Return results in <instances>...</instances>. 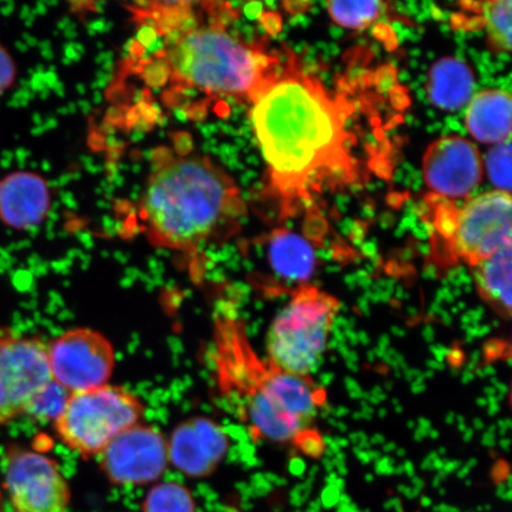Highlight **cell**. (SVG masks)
Instances as JSON below:
<instances>
[{
	"label": "cell",
	"mask_w": 512,
	"mask_h": 512,
	"mask_svg": "<svg viewBox=\"0 0 512 512\" xmlns=\"http://www.w3.org/2000/svg\"><path fill=\"white\" fill-rule=\"evenodd\" d=\"M485 169L488 171L490 182L497 191L511 190V143L510 140L496 145L491 149L485 159Z\"/></svg>",
	"instance_id": "obj_22"
},
{
	"label": "cell",
	"mask_w": 512,
	"mask_h": 512,
	"mask_svg": "<svg viewBox=\"0 0 512 512\" xmlns=\"http://www.w3.org/2000/svg\"><path fill=\"white\" fill-rule=\"evenodd\" d=\"M459 6L462 9L451 17L454 30L484 29V2H465L460 3Z\"/></svg>",
	"instance_id": "obj_23"
},
{
	"label": "cell",
	"mask_w": 512,
	"mask_h": 512,
	"mask_svg": "<svg viewBox=\"0 0 512 512\" xmlns=\"http://www.w3.org/2000/svg\"><path fill=\"white\" fill-rule=\"evenodd\" d=\"M351 106L288 53L279 78L259 96L252 124L267 165V194L279 217L310 206L313 196L360 181L348 130Z\"/></svg>",
	"instance_id": "obj_1"
},
{
	"label": "cell",
	"mask_w": 512,
	"mask_h": 512,
	"mask_svg": "<svg viewBox=\"0 0 512 512\" xmlns=\"http://www.w3.org/2000/svg\"><path fill=\"white\" fill-rule=\"evenodd\" d=\"M51 383L47 343L0 328V428L29 415Z\"/></svg>",
	"instance_id": "obj_8"
},
{
	"label": "cell",
	"mask_w": 512,
	"mask_h": 512,
	"mask_svg": "<svg viewBox=\"0 0 512 512\" xmlns=\"http://www.w3.org/2000/svg\"><path fill=\"white\" fill-rule=\"evenodd\" d=\"M511 11L510 0L484 2V28L488 32L489 48L495 54L508 53L511 49Z\"/></svg>",
	"instance_id": "obj_20"
},
{
	"label": "cell",
	"mask_w": 512,
	"mask_h": 512,
	"mask_svg": "<svg viewBox=\"0 0 512 512\" xmlns=\"http://www.w3.org/2000/svg\"><path fill=\"white\" fill-rule=\"evenodd\" d=\"M143 512H196L191 491L176 482H163L152 486L143 502Z\"/></svg>",
	"instance_id": "obj_19"
},
{
	"label": "cell",
	"mask_w": 512,
	"mask_h": 512,
	"mask_svg": "<svg viewBox=\"0 0 512 512\" xmlns=\"http://www.w3.org/2000/svg\"><path fill=\"white\" fill-rule=\"evenodd\" d=\"M339 299L315 285L294 288L266 336L267 360L287 373L313 377L341 311Z\"/></svg>",
	"instance_id": "obj_6"
},
{
	"label": "cell",
	"mask_w": 512,
	"mask_h": 512,
	"mask_svg": "<svg viewBox=\"0 0 512 512\" xmlns=\"http://www.w3.org/2000/svg\"><path fill=\"white\" fill-rule=\"evenodd\" d=\"M328 10L332 19L341 27L366 29L386 11V4L380 2H330Z\"/></svg>",
	"instance_id": "obj_21"
},
{
	"label": "cell",
	"mask_w": 512,
	"mask_h": 512,
	"mask_svg": "<svg viewBox=\"0 0 512 512\" xmlns=\"http://www.w3.org/2000/svg\"><path fill=\"white\" fill-rule=\"evenodd\" d=\"M475 85V74L469 64L457 57H444L428 72L426 88L434 106L452 112L469 104Z\"/></svg>",
	"instance_id": "obj_16"
},
{
	"label": "cell",
	"mask_w": 512,
	"mask_h": 512,
	"mask_svg": "<svg viewBox=\"0 0 512 512\" xmlns=\"http://www.w3.org/2000/svg\"><path fill=\"white\" fill-rule=\"evenodd\" d=\"M422 171L432 195L450 201L469 197L483 179L478 149L462 137L435 140L422 160Z\"/></svg>",
	"instance_id": "obj_12"
},
{
	"label": "cell",
	"mask_w": 512,
	"mask_h": 512,
	"mask_svg": "<svg viewBox=\"0 0 512 512\" xmlns=\"http://www.w3.org/2000/svg\"><path fill=\"white\" fill-rule=\"evenodd\" d=\"M511 247L499 249L472 268L476 291L498 316L511 318Z\"/></svg>",
	"instance_id": "obj_17"
},
{
	"label": "cell",
	"mask_w": 512,
	"mask_h": 512,
	"mask_svg": "<svg viewBox=\"0 0 512 512\" xmlns=\"http://www.w3.org/2000/svg\"><path fill=\"white\" fill-rule=\"evenodd\" d=\"M270 262L281 277L306 284L315 270L316 255L312 247L299 235L287 229L274 230L271 235Z\"/></svg>",
	"instance_id": "obj_18"
},
{
	"label": "cell",
	"mask_w": 512,
	"mask_h": 512,
	"mask_svg": "<svg viewBox=\"0 0 512 512\" xmlns=\"http://www.w3.org/2000/svg\"><path fill=\"white\" fill-rule=\"evenodd\" d=\"M235 18L229 5L211 3L197 22L163 37V46L140 67L145 81L253 105L279 78L286 60L236 35L228 28Z\"/></svg>",
	"instance_id": "obj_3"
},
{
	"label": "cell",
	"mask_w": 512,
	"mask_h": 512,
	"mask_svg": "<svg viewBox=\"0 0 512 512\" xmlns=\"http://www.w3.org/2000/svg\"><path fill=\"white\" fill-rule=\"evenodd\" d=\"M144 414L137 394L108 383L68 394L53 424L64 446L91 459L99 458L119 435L143 422Z\"/></svg>",
	"instance_id": "obj_7"
},
{
	"label": "cell",
	"mask_w": 512,
	"mask_h": 512,
	"mask_svg": "<svg viewBox=\"0 0 512 512\" xmlns=\"http://www.w3.org/2000/svg\"><path fill=\"white\" fill-rule=\"evenodd\" d=\"M466 127L479 143L499 145L510 140L511 98L509 93L491 89L470 102Z\"/></svg>",
	"instance_id": "obj_15"
},
{
	"label": "cell",
	"mask_w": 512,
	"mask_h": 512,
	"mask_svg": "<svg viewBox=\"0 0 512 512\" xmlns=\"http://www.w3.org/2000/svg\"><path fill=\"white\" fill-rule=\"evenodd\" d=\"M99 460L102 471L114 485L156 483L170 465L168 438L158 428L140 422L119 435Z\"/></svg>",
	"instance_id": "obj_11"
},
{
	"label": "cell",
	"mask_w": 512,
	"mask_h": 512,
	"mask_svg": "<svg viewBox=\"0 0 512 512\" xmlns=\"http://www.w3.org/2000/svg\"><path fill=\"white\" fill-rule=\"evenodd\" d=\"M511 196L492 191L457 206L435 195L427 198L425 219L431 227L430 264L440 271L471 268L511 245Z\"/></svg>",
	"instance_id": "obj_5"
},
{
	"label": "cell",
	"mask_w": 512,
	"mask_h": 512,
	"mask_svg": "<svg viewBox=\"0 0 512 512\" xmlns=\"http://www.w3.org/2000/svg\"><path fill=\"white\" fill-rule=\"evenodd\" d=\"M140 215L153 245L196 253L235 233L246 204L234 179L208 157L158 152Z\"/></svg>",
	"instance_id": "obj_4"
},
{
	"label": "cell",
	"mask_w": 512,
	"mask_h": 512,
	"mask_svg": "<svg viewBox=\"0 0 512 512\" xmlns=\"http://www.w3.org/2000/svg\"><path fill=\"white\" fill-rule=\"evenodd\" d=\"M51 204L49 184L32 171H15L0 179V221L16 230L40 226Z\"/></svg>",
	"instance_id": "obj_14"
},
{
	"label": "cell",
	"mask_w": 512,
	"mask_h": 512,
	"mask_svg": "<svg viewBox=\"0 0 512 512\" xmlns=\"http://www.w3.org/2000/svg\"><path fill=\"white\" fill-rule=\"evenodd\" d=\"M4 456V489L12 512H68L72 490L53 458L18 446Z\"/></svg>",
	"instance_id": "obj_9"
},
{
	"label": "cell",
	"mask_w": 512,
	"mask_h": 512,
	"mask_svg": "<svg viewBox=\"0 0 512 512\" xmlns=\"http://www.w3.org/2000/svg\"><path fill=\"white\" fill-rule=\"evenodd\" d=\"M170 465L190 478L213 475L228 452L223 428L207 418H192L178 425L168 438Z\"/></svg>",
	"instance_id": "obj_13"
},
{
	"label": "cell",
	"mask_w": 512,
	"mask_h": 512,
	"mask_svg": "<svg viewBox=\"0 0 512 512\" xmlns=\"http://www.w3.org/2000/svg\"><path fill=\"white\" fill-rule=\"evenodd\" d=\"M0 512H5L2 492H0Z\"/></svg>",
	"instance_id": "obj_25"
},
{
	"label": "cell",
	"mask_w": 512,
	"mask_h": 512,
	"mask_svg": "<svg viewBox=\"0 0 512 512\" xmlns=\"http://www.w3.org/2000/svg\"><path fill=\"white\" fill-rule=\"evenodd\" d=\"M47 352L51 379L68 394L110 383L117 362L110 339L91 328L64 331Z\"/></svg>",
	"instance_id": "obj_10"
},
{
	"label": "cell",
	"mask_w": 512,
	"mask_h": 512,
	"mask_svg": "<svg viewBox=\"0 0 512 512\" xmlns=\"http://www.w3.org/2000/svg\"><path fill=\"white\" fill-rule=\"evenodd\" d=\"M209 357L221 401L255 441L309 459L324 456L317 420L328 393L313 377L287 373L261 356L243 320L227 309L215 313Z\"/></svg>",
	"instance_id": "obj_2"
},
{
	"label": "cell",
	"mask_w": 512,
	"mask_h": 512,
	"mask_svg": "<svg viewBox=\"0 0 512 512\" xmlns=\"http://www.w3.org/2000/svg\"><path fill=\"white\" fill-rule=\"evenodd\" d=\"M16 78L17 66L14 57L0 44V96L14 86Z\"/></svg>",
	"instance_id": "obj_24"
}]
</instances>
